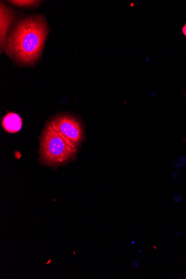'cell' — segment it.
I'll list each match as a JSON object with an SVG mask.
<instances>
[{"label":"cell","mask_w":186,"mask_h":279,"mask_svg":"<svg viewBox=\"0 0 186 279\" xmlns=\"http://www.w3.org/2000/svg\"><path fill=\"white\" fill-rule=\"evenodd\" d=\"M175 233L177 235H180V236L182 235V234H181L180 233H179L178 231H175Z\"/></svg>","instance_id":"cell-11"},{"label":"cell","mask_w":186,"mask_h":279,"mask_svg":"<svg viewBox=\"0 0 186 279\" xmlns=\"http://www.w3.org/2000/svg\"><path fill=\"white\" fill-rule=\"evenodd\" d=\"M142 253V250L141 249H139L137 250V255L141 254Z\"/></svg>","instance_id":"cell-10"},{"label":"cell","mask_w":186,"mask_h":279,"mask_svg":"<svg viewBox=\"0 0 186 279\" xmlns=\"http://www.w3.org/2000/svg\"><path fill=\"white\" fill-rule=\"evenodd\" d=\"M132 262H133V264H132L133 268L134 269L137 270L139 268L140 266V262H141V259H140L137 257V258H134L133 259Z\"/></svg>","instance_id":"cell-7"},{"label":"cell","mask_w":186,"mask_h":279,"mask_svg":"<svg viewBox=\"0 0 186 279\" xmlns=\"http://www.w3.org/2000/svg\"><path fill=\"white\" fill-rule=\"evenodd\" d=\"M48 33V27L42 16L26 18L18 22L7 43L9 56L24 65L39 58Z\"/></svg>","instance_id":"cell-1"},{"label":"cell","mask_w":186,"mask_h":279,"mask_svg":"<svg viewBox=\"0 0 186 279\" xmlns=\"http://www.w3.org/2000/svg\"><path fill=\"white\" fill-rule=\"evenodd\" d=\"M131 243H132V244H134V241L131 242Z\"/></svg>","instance_id":"cell-12"},{"label":"cell","mask_w":186,"mask_h":279,"mask_svg":"<svg viewBox=\"0 0 186 279\" xmlns=\"http://www.w3.org/2000/svg\"><path fill=\"white\" fill-rule=\"evenodd\" d=\"M76 151V148L68 144L48 123L41 140L40 155L43 162L49 165L61 164L73 156Z\"/></svg>","instance_id":"cell-2"},{"label":"cell","mask_w":186,"mask_h":279,"mask_svg":"<svg viewBox=\"0 0 186 279\" xmlns=\"http://www.w3.org/2000/svg\"><path fill=\"white\" fill-rule=\"evenodd\" d=\"M22 125L21 118L15 113H9L3 119V129L12 134L19 132L21 129Z\"/></svg>","instance_id":"cell-5"},{"label":"cell","mask_w":186,"mask_h":279,"mask_svg":"<svg viewBox=\"0 0 186 279\" xmlns=\"http://www.w3.org/2000/svg\"><path fill=\"white\" fill-rule=\"evenodd\" d=\"M9 2H11V3L15 4L17 6L19 7H33L36 5H38V4L41 2L39 1H32V0H26V1H24V0H22V1H9Z\"/></svg>","instance_id":"cell-6"},{"label":"cell","mask_w":186,"mask_h":279,"mask_svg":"<svg viewBox=\"0 0 186 279\" xmlns=\"http://www.w3.org/2000/svg\"><path fill=\"white\" fill-rule=\"evenodd\" d=\"M174 199L175 202L176 203H180L181 201V197L180 195L177 196L176 197L175 196L174 197Z\"/></svg>","instance_id":"cell-8"},{"label":"cell","mask_w":186,"mask_h":279,"mask_svg":"<svg viewBox=\"0 0 186 279\" xmlns=\"http://www.w3.org/2000/svg\"><path fill=\"white\" fill-rule=\"evenodd\" d=\"M13 15L10 10L1 3V48H5L6 46V34L13 20Z\"/></svg>","instance_id":"cell-4"},{"label":"cell","mask_w":186,"mask_h":279,"mask_svg":"<svg viewBox=\"0 0 186 279\" xmlns=\"http://www.w3.org/2000/svg\"><path fill=\"white\" fill-rule=\"evenodd\" d=\"M50 124L68 144L77 148V145L82 140L83 131L80 123L76 118L61 116L54 118Z\"/></svg>","instance_id":"cell-3"},{"label":"cell","mask_w":186,"mask_h":279,"mask_svg":"<svg viewBox=\"0 0 186 279\" xmlns=\"http://www.w3.org/2000/svg\"><path fill=\"white\" fill-rule=\"evenodd\" d=\"M183 34L186 37V23L183 26L182 29H181Z\"/></svg>","instance_id":"cell-9"}]
</instances>
